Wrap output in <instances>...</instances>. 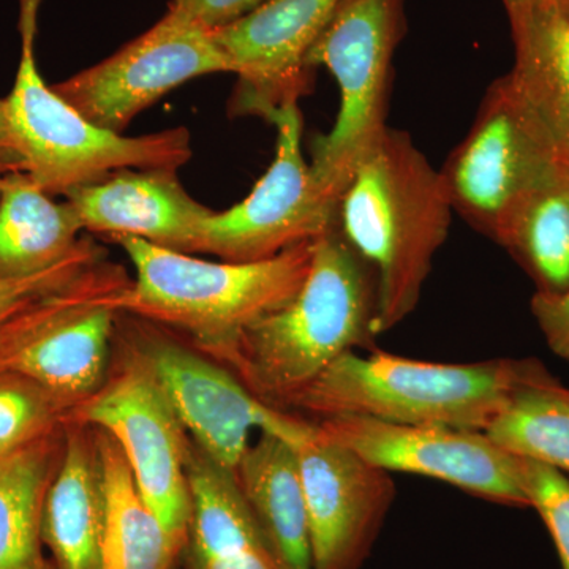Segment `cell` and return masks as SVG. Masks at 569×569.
I'll use <instances>...</instances> for the list:
<instances>
[{
	"label": "cell",
	"instance_id": "cell-1",
	"mask_svg": "<svg viewBox=\"0 0 569 569\" xmlns=\"http://www.w3.org/2000/svg\"><path fill=\"white\" fill-rule=\"evenodd\" d=\"M377 277L337 227L313 241L306 282L219 359L266 406L287 411L336 359L376 350Z\"/></svg>",
	"mask_w": 569,
	"mask_h": 569
},
{
	"label": "cell",
	"instance_id": "cell-2",
	"mask_svg": "<svg viewBox=\"0 0 569 569\" xmlns=\"http://www.w3.org/2000/svg\"><path fill=\"white\" fill-rule=\"evenodd\" d=\"M452 213L440 170L410 134L388 127L356 167L336 217L337 230L376 271L377 337L417 309Z\"/></svg>",
	"mask_w": 569,
	"mask_h": 569
},
{
	"label": "cell",
	"instance_id": "cell-3",
	"mask_svg": "<svg viewBox=\"0 0 569 569\" xmlns=\"http://www.w3.org/2000/svg\"><path fill=\"white\" fill-rule=\"evenodd\" d=\"M111 241L134 268L116 310L179 332L219 361L250 326L295 298L312 266L316 239L250 263L201 260L133 236Z\"/></svg>",
	"mask_w": 569,
	"mask_h": 569
},
{
	"label": "cell",
	"instance_id": "cell-4",
	"mask_svg": "<svg viewBox=\"0 0 569 569\" xmlns=\"http://www.w3.org/2000/svg\"><path fill=\"white\" fill-rule=\"evenodd\" d=\"M533 359L448 365L376 348L336 359L288 406L310 421L365 417L403 426H443L485 432Z\"/></svg>",
	"mask_w": 569,
	"mask_h": 569
},
{
	"label": "cell",
	"instance_id": "cell-5",
	"mask_svg": "<svg viewBox=\"0 0 569 569\" xmlns=\"http://www.w3.org/2000/svg\"><path fill=\"white\" fill-rule=\"evenodd\" d=\"M40 3L20 0V67L6 99L22 171L51 197H66L118 171H178L189 162L192 138L186 127L122 137L88 121L47 86L36 59Z\"/></svg>",
	"mask_w": 569,
	"mask_h": 569
},
{
	"label": "cell",
	"instance_id": "cell-6",
	"mask_svg": "<svg viewBox=\"0 0 569 569\" xmlns=\"http://www.w3.org/2000/svg\"><path fill=\"white\" fill-rule=\"evenodd\" d=\"M406 31V0H343L307 54L310 70L325 67L339 86L335 126L313 138L309 162L318 189L335 203L388 130L392 67Z\"/></svg>",
	"mask_w": 569,
	"mask_h": 569
},
{
	"label": "cell",
	"instance_id": "cell-7",
	"mask_svg": "<svg viewBox=\"0 0 569 569\" xmlns=\"http://www.w3.org/2000/svg\"><path fill=\"white\" fill-rule=\"evenodd\" d=\"M130 282L121 266L103 258L41 296L0 329V369L31 378L70 415L110 376L114 302Z\"/></svg>",
	"mask_w": 569,
	"mask_h": 569
},
{
	"label": "cell",
	"instance_id": "cell-8",
	"mask_svg": "<svg viewBox=\"0 0 569 569\" xmlns=\"http://www.w3.org/2000/svg\"><path fill=\"white\" fill-rule=\"evenodd\" d=\"M123 351L118 369L70 411L67 421L102 430L118 443L142 498L183 553L192 511L187 481L190 437L148 362L129 340Z\"/></svg>",
	"mask_w": 569,
	"mask_h": 569
},
{
	"label": "cell",
	"instance_id": "cell-9",
	"mask_svg": "<svg viewBox=\"0 0 569 569\" xmlns=\"http://www.w3.org/2000/svg\"><path fill=\"white\" fill-rule=\"evenodd\" d=\"M129 342L148 362L190 440L233 471L250 447V433H274L296 443L310 419L266 406L242 381L198 348L179 342L162 326L119 312Z\"/></svg>",
	"mask_w": 569,
	"mask_h": 569
},
{
	"label": "cell",
	"instance_id": "cell-10",
	"mask_svg": "<svg viewBox=\"0 0 569 569\" xmlns=\"http://www.w3.org/2000/svg\"><path fill=\"white\" fill-rule=\"evenodd\" d=\"M559 164L501 77L482 97L471 129L440 176L452 211L496 242L512 209Z\"/></svg>",
	"mask_w": 569,
	"mask_h": 569
},
{
	"label": "cell",
	"instance_id": "cell-11",
	"mask_svg": "<svg viewBox=\"0 0 569 569\" xmlns=\"http://www.w3.org/2000/svg\"><path fill=\"white\" fill-rule=\"evenodd\" d=\"M276 127V156L249 197L201 227L200 253L231 263L268 260L335 227L337 203L318 189L302 153L299 103L284 104L269 119Z\"/></svg>",
	"mask_w": 569,
	"mask_h": 569
},
{
	"label": "cell",
	"instance_id": "cell-12",
	"mask_svg": "<svg viewBox=\"0 0 569 569\" xmlns=\"http://www.w3.org/2000/svg\"><path fill=\"white\" fill-rule=\"evenodd\" d=\"M212 73H234L212 32L167 13L110 58L52 89L88 121L122 133L168 92Z\"/></svg>",
	"mask_w": 569,
	"mask_h": 569
},
{
	"label": "cell",
	"instance_id": "cell-13",
	"mask_svg": "<svg viewBox=\"0 0 569 569\" xmlns=\"http://www.w3.org/2000/svg\"><path fill=\"white\" fill-rule=\"evenodd\" d=\"M313 422L326 436L389 473L419 475L492 503L530 508L520 459L493 443L486 432L392 425L365 417Z\"/></svg>",
	"mask_w": 569,
	"mask_h": 569
},
{
	"label": "cell",
	"instance_id": "cell-14",
	"mask_svg": "<svg viewBox=\"0 0 569 569\" xmlns=\"http://www.w3.org/2000/svg\"><path fill=\"white\" fill-rule=\"evenodd\" d=\"M313 569H359L396 498L391 473L310 422L296 441Z\"/></svg>",
	"mask_w": 569,
	"mask_h": 569
},
{
	"label": "cell",
	"instance_id": "cell-15",
	"mask_svg": "<svg viewBox=\"0 0 569 569\" xmlns=\"http://www.w3.org/2000/svg\"><path fill=\"white\" fill-rule=\"evenodd\" d=\"M343 0H268L242 20L213 31L238 77L234 116L269 119L312 91L310 48Z\"/></svg>",
	"mask_w": 569,
	"mask_h": 569
},
{
	"label": "cell",
	"instance_id": "cell-16",
	"mask_svg": "<svg viewBox=\"0 0 569 569\" xmlns=\"http://www.w3.org/2000/svg\"><path fill=\"white\" fill-rule=\"evenodd\" d=\"M178 171L122 170L66 194L84 230L133 236L163 249L200 253L201 227L213 211L179 182Z\"/></svg>",
	"mask_w": 569,
	"mask_h": 569
},
{
	"label": "cell",
	"instance_id": "cell-17",
	"mask_svg": "<svg viewBox=\"0 0 569 569\" xmlns=\"http://www.w3.org/2000/svg\"><path fill=\"white\" fill-rule=\"evenodd\" d=\"M103 523V471L96 430L67 421L61 463L41 516V539L52 567L100 569Z\"/></svg>",
	"mask_w": 569,
	"mask_h": 569
},
{
	"label": "cell",
	"instance_id": "cell-18",
	"mask_svg": "<svg viewBox=\"0 0 569 569\" xmlns=\"http://www.w3.org/2000/svg\"><path fill=\"white\" fill-rule=\"evenodd\" d=\"M516 61L509 92L557 162L569 167V18L548 0L509 20Z\"/></svg>",
	"mask_w": 569,
	"mask_h": 569
},
{
	"label": "cell",
	"instance_id": "cell-19",
	"mask_svg": "<svg viewBox=\"0 0 569 569\" xmlns=\"http://www.w3.org/2000/svg\"><path fill=\"white\" fill-rule=\"evenodd\" d=\"M187 569H277L247 507L233 471L213 462L190 440Z\"/></svg>",
	"mask_w": 569,
	"mask_h": 569
},
{
	"label": "cell",
	"instance_id": "cell-20",
	"mask_svg": "<svg viewBox=\"0 0 569 569\" xmlns=\"http://www.w3.org/2000/svg\"><path fill=\"white\" fill-rule=\"evenodd\" d=\"M234 477L277 569H313L295 445L274 433H261L239 460Z\"/></svg>",
	"mask_w": 569,
	"mask_h": 569
},
{
	"label": "cell",
	"instance_id": "cell-21",
	"mask_svg": "<svg viewBox=\"0 0 569 569\" xmlns=\"http://www.w3.org/2000/svg\"><path fill=\"white\" fill-rule=\"evenodd\" d=\"M84 230L70 201L56 203L24 171L0 183V277L40 274L80 247Z\"/></svg>",
	"mask_w": 569,
	"mask_h": 569
},
{
	"label": "cell",
	"instance_id": "cell-22",
	"mask_svg": "<svg viewBox=\"0 0 569 569\" xmlns=\"http://www.w3.org/2000/svg\"><path fill=\"white\" fill-rule=\"evenodd\" d=\"M93 430L104 492L100 569H174L181 550L142 498L121 448L102 430Z\"/></svg>",
	"mask_w": 569,
	"mask_h": 569
},
{
	"label": "cell",
	"instance_id": "cell-23",
	"mask_svg": "<svg viewBox=\"0 0 569 569\" xmlns=\"http://www.w3.org/2000/svg\"><path fill=\"white\" fill-rule=\"evenodd\" d=\"M496 244L503 247L537 284V293L569 291V167L531 190L505 220Z\"/></svg>",
	"mask_w": 569,
	"mask_h": 569
},
{
	"label": "cell",
	"instance_id": "cell-24",
	"mask_svg": "<svg viewBox=\"0 0 569 569\" xmlns=\"http://www.w3.org/2000/svg\"><path fill=\"white\" fill-rule=\"evenodd\" d=\"M63 429L0 466V569H54L44 556L41 516L61 463Z\"/></svg>",
	"mask_w": 569,
	"mask_h": 569
},
{
	"label": "cell",
	"instance_id": "cell-25",
	"mask_svg": "<svg viewBox=\"0 0 569 569\" xmlns=\"http://www.w3.org/2000/svg\"><path fill=\"white\" fill-rule=\"evenodd\" d=\"M485 432L516 458L569 473V388L533 359Z\"/></svg>",
	"mask_w": 569,
	"mask_h": 569
},
{
	"label": "cell",
	"instance_id": "cell-26",
	"mask_svg": "<svg viewBox=\"0 0 569 569\" xmlns=\"http://www.w3.org/2000/svg\"><path fill=\"white\" fill-rule=\"evenodd\" d=\"M69 410L31 378L0 369V466L61 432Z\"/></svg>",
	"mask_w": 569,
	"mask_h": 569
},
{
	"label": "cell",
	"instance_id": "cell-27",
	"mask_svg": "<svg viewBox=\"0 0 569 569\" xmlns=\"http://www.w3.org/2000/svg\"><path fill=\"white\" fill-rule=\"evenodd\" d=\"M103 258V250L96 242L82 239L80 247L67 260L48 271L10 279L0 277V329L41 296L51 293L77 279L86 269L99 263Z\"/></svg>",
	"mask_w": 569,
	"mask_h": 569
},
{
	"label": "cell",
	"instance_id": "cell-28",
	"mask_svg": "<svg viewBox=\"0 0 569 569\" xmlns=\"http://www.w3.org/2000/svg\"><path fill=\"white\" fill-rule=\"evenodd\" d=\"M519 459L530 508L541 516L556 545L561 568L569 569V479L556 468Z\"/></svg>",
	"mask_w": 569,
	"mask_h": 569
},
{
	"label": "cell",
	"instance_id": "cell-29",
	"mask_svg": "<svg viewBox=\"0 0 569 569\" xmlns=\"http://www.w3.org/2000/svg\"><path fill=\"white\" fill-rule=\"evenodd\" d=\"M268 0H170L167 13L213 32L242 20Z\"/></svg>",
	"mask_w": 569,
	"mask_h": 569
},
{
	"label": "cell",
	"instance_id": "cell-30",
	"mask_svg": "<svg viewBox=\"0 0 569 569\" xmlns=\"http://www.w3.org/2000/svg\"><path fill=\"white\" fill-rule=\"evenodd\" d=\"M531 313L550 351L569 365V291L557 296L535 293Z\"/></svg>",
	"mask_w": 569,
	"mask_h": 569
},
{
	"label": "cell",
	"instance_id": "cell-31",
	"mask_svg": "<svg viewBox=\"0 0 569 569\" xmlns=\"http://www.w3.org/2000/svg\"><path fill=\"white\" fill-rule=\"evenodd\" d=\"M10 171H22V163L11 132L7 100L0 99V173Z\"/></svg>",
	"mask_w": 569,
	"mask_h": 569
},
{
	"label": "cell",
	"instance_id": "cell-32",
	"mask_svg": "<svg viewBox=\"0 0 569 569\" xmlns=\"http://www.w3.org/2000/svg\"><path fill=\"white\" fill-rule=\"evenodd\" d=\"M505 9H507L509 20L519 17V14L526 13L531 7L537 6L541 0H501Z\"/></svg>",
	"mask_w": 569,
	"mask_h": 569
},
{
	"label": "cell",
	"instance_id": "cell-33",
	"mask_svg": "<svg viewBox=\"0 0 569 569\" xmlns=\"http://www.w3.org/2000/svg\"><path fill=\"white\" fill-rule=\"evenodd\" d=\"M549 2L569 18V0H549Z\"/></svg>",
	"mask_w": 569,
	"mask_h": 569
},
{
	"label": "cell",
	"instance_id": "cell-34",
	"mask_svg": "<svg viewBox=\"0 0 569 569\" xmlns=\"http://www.w3.org/2000/svg\"><path fill=\"white\" fill-rule=\"evenodd\" d=\"M0 183H2V173H0Z\"/></svg>",
	"mask_w": 569,
	"mask_h": 569
},
{
	"label": "cell",
	"instance_id": "cell-35",
	"mask_svg": "<svg viewBox=\"0 0 569 569\" xmlns=\"http://www.w3.org/2000/svg\"><path fill=\"white\" fill-rule=\"evenodd\" d=\"M174 569H179V568H178V565H176Z\"/></svg>",
	"mask_w": 569,
	"mask_h": 569
},
{
	"label": "cell",
	"instance_id": "cell-36",
	"mask_svg": "<svg viewBox=\"0 0 569 569\" xmlns=\"http://www.w3.org/2000/svg\"><path fill=\"white\" fill-rule=\"evenodd\" d=\"M548 2H549V0H548Z\"/></svg>",
	"mask_w": 569,
	"mask_h": 569
},
{
	"label": "cell",
	"instance_id": "cell-37",
	"mask_svg": "<svg viewBox=\"0 0 569 569\" xmlns=\"http://www.w3.org/2000/svg\"><path fill=\"white\" fill-rule=\"evenodd\" d=\"M187 569V568H186Z\"/></svg>",
	"mask_w": 569,
	"mask_h": 569
}]
</instances>
